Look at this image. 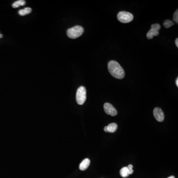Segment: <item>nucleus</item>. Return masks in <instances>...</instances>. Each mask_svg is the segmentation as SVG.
<instances>
[{"label":"nucleus","instance_id":"obj_5","mask_svg":"<svg viewBox=\"0 0 178 178\" xmlns=\"http://www.w3.org/2000/svg\"><path fill=\"white\" fill-rule=\"evenodd\" d=\"M104 111L108 115L115 116L117 114V111L115 108L110 103H105L104 105Z\"/></svg>","mask_w":178,"mask_h":178},{"label":"nucleus","instance_id":"obj_7","mask_svg":"<svg viewBox=\"0 0 178 178\" xmlns=\"http://www.w3.org/2000/svg\"><path fill=\"white\" fill-rule=\"evenodd\" d=\"M118 126L116 124L114 123L110 124L108 126H105L104 128V131L105 132L114 133L116 131Z\"/></svg>","mask_w":178,"mask_h":178},{"label":"nucleus","instance_id":"obj_4","mask_svg":"<svg viewBox=\"0 0 178 178\" xmlns=\"http://www.w3.org/2000/svg\"><path fill=\"white\" fill-rule=\"evenodd\" d=\"M117 19L119 22L122 23H129L133 20L134 16L129 12L122 11L118 13Z\"/></svg>","mask_w":178,"mask_h":178},{"label":"nucleus","instance_id":"obj_18","mask_svg":"<svg viewBox=\"0 0 178 178\" xmlns=\"http://www.w3.org/2000/svg\"><path fill=\"white\" fill-rule=\"evenodd\" d=\"M176 84L177 85V86L178 87V78H177L176 80Z\"/></svg>","mask_w":178,"mask_h":178},{"label":"nucleus","instance_id":"obj_6","mask_svg":"<svg viewBox=\"0 0 178 178\" xmlns=\"http://www.w3.org/2000/svg\"><path fill=\"white\" fill-rule=\"evenodd\" d=\"M154 116L158 122H162L164 120V114L161 108H155L154 110Z\"/></svg>","mask_w":178,"mask_h":178},{"label":"nucleus","instance_id":"obj_3","mask_svg":"<svg viewBox=\"0 0 178 178\" xmlns=\"http://www.w3.org/2000/svg\"><path fill=\"white\" fill-rule=\"evenodd\" d=\"M86 98V89L85 87H80L76 93V99L77 104L79 105H83Z\"/></svg>","mask_w":178,"mask_h":178},{"label":"nucleus","instance_id":"obj_9","mask_svg":"<svg viewBox=\"0 0 178 178\" xmlns=\"http://www.w3.org/2000/svg\"><path fill=\"white\" fill-rule=\"evenodd\" d=\"M159 31L155 29L151 28L147 34V37L148 39H152L154 36H158L159 35Z\"/></svg>","mask_w":178,"mask_h":178},{"label":"nucleus","instance_id":"obj_13","mask_svg":"<svg viewBox=\"0 0 178 178\" xmlns=\"http://www.w3.org/2000/svg\"><path fill=\"white\" fill-rule=\"evenodd\" d=\"M163 26L166 28L171 27L174 24V22L170 20H166L164 22Z\"/></svg>","mask_w":178,"mask_h":178},{"label":"nucleus","instance_id":"obj_2","mask_svg":"<svg viewBox=\"0 0 178 178\" xmlns=\"http://www.w3.org/2000/svg\"><path fill=\"white\" fill-rule=\"evenodd\" d=\"M84 31V29L82 26L77 25L73 27L68 29L67 35L71 39H76L81 36Z\"/></svg>","mask_w":178,"mask_h":178},{"label":"nucleus","instance_id":"obj_10","mask_svg":"<svg viewBox=\"0 0 178 178\" xmlns=\"http://www.w3.org/2000/svg\"><path fill=\"white\" fill-rule=\"evenodd\" d=\"M120 175L123 178H127L129 176V170L127 167H124L120 170Z\"/></svg>","mask_w":178,"mask_h":178},{"label":"nucleus","instance_id":"obj_15","mask_svg":"<svg viewBox=\"0 0 178 178\" xmlns=\"http://www.w3.org/2000/svg\"><path fill=\"white\" fill-rule=\"evenodd\" d=\"M173 20L174 22H176V23H178V10H177L174 13V15H173Z\"/></svg>","mask_w":178,"mask_h":178},{"label":"nucleus","instance_id":"obj_19","mask_svg":"<svg viewBox=\"0 0 178 178\" xmlns=\"http://www.w3.org/2000/svg\"><path fill=\"white\" fill-rule=\"evenodd\" d=\"M175 178V177H174V176H170V177H168V178Z\"/></svg>","mask_w":178,"mask_h":178},{"label":"nucleus","instance_id":"obj_1","mask_svg":"<svg viewBox=\"0 0 178 178\" xmlns=\"http://www.w3.org/2000/svg\"><path fill=\"white\" fill-rule=\"evenodd\" d=\"M108 69L111 74L115 78L122 79L125 77V71L118 62L110 61L108 64Z\"/></svg>","mask_w":178,"mask_h":178},{"label":"nucleus","instance_id":"obj_8","mask_svg":"<svg viewBox=\"0 0 178 178\" xmlns=\"http://www.w3.org/2000/svg\"><path fill=\"white\" fill-rule=\"evenodd\" d=\"M90 165V160L88 158L83 160L79 165V169L81 171H85Z\"/></svg>","mask_w":178,"mask_h":178},{"label":"nucleus","instance_id":"obj_11","mask_svg":"<svg viewBox=\"0 0 178 178\" xmlns=\"http://www.w3.org/2000/svg\"><path fill=\"white\" fill-rule=\"evenodd\" d=\"M32 12V9L30 7H25V9L19 10V15L21 16H24L28 15Z\"/></svg>","mask_w":178,"mask_h":178},{"label":"nucleus","instance_id":"obj_16","mask_svg":"<svg viewBox=\"0 0 178 178\" xmlns=\"http://www.w3.org/2000/svg\"><path fill=\"white\" fill-rule=\"evenodd\" d=\"M127 167H128V170H129V175L132 174L134 172L133 170V165L130 164V165H128Z\"/></svg>","mask_w":178,"mask_h":178},{"label":"nucleus","instance_id":"obj_14","mask_svg":"<svg viewBox=\"0 0 178 178\" xmlns=\"http://www.w3.org/2000/svg\"><path fill=\"white\" fill-rule=\"evenodd\" d=\"M151 28L159 31L160 29V28H161V26H160V25L159 24L156 23V24H154L152 25L151 26Z\"/></svg>","mask_w":178,"mask_h":178},{"label":"nucleus","instance_id":"obj_20","mask_svg":"<svg viewBox=\"0 0 178 178\" xmlns=\"http://www.w3.org/2000/svg\"><path fill=\"white\" fill-rule=\"evenodd\" d=\"M3 37V35H1V34H0V38H1Z\"/></svg>","mask_w":178,"mask_h":178},{"label":"nucleus","instance_id":"obj_17","mask_svg":"<svg viewBox=\"0 0 178 178\" xmlns=\"http://www.w3.org/2000/svg\"><path fill=\"white\" fill-rule=\"evenodd\" d=\"M175 44H176V46H177V47H178V38H177V39H176V40Z\"/></svg>","mask_w":178,"mask_h":178},{"label":"nucleus","instance_id":"obj_12","mask_svg":"<svg viewBox=\"0 0 178 178\" xmlns=\"http://www.w3.org/2000/svg\"><path fill=\"white\" fill-rule=\"evenodd\" d=\"M25 4H26V1L24 0H19L17 1H15L12 5V7L13 8H17L19 7L20 6H24Z\"/></svg>","mask_w":178,"mask_h":178}]
</instances>
